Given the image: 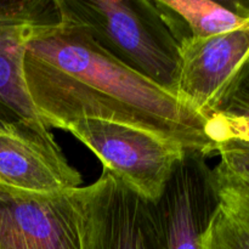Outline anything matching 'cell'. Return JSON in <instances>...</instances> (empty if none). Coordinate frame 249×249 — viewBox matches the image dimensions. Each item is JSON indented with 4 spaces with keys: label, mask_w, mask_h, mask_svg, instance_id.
Returning <instances> with one entry per match:
<instances>
[{
    "label": "cell",
    "mask_w": 249,
    "mask_h": 249,
    "mask_svg": "<svg viewBox=\"0 0 249 249\" xmlns=\"http://www.w3.org/2000/svg\"><path fill=\"white\" fill-rule=\"evenodd\" d=\"M177 95L208 119L218 113L249 68V28L179 44Z\"/></svg>",
    "instance_id": "8992f818"
},
{
    "label": "cell",
    "mask_w": 249,
    "mask_h": 249,
    "mask_svg": "<svg viewBox=\"0 0 249 249\" xmlns=\"http://www.w3.org/2000/svg\"><path fill=\"white\" fill-rule=\"evenodd\" d=\"M219 163L212 169L218 204L249 225V145L238 140L219 143Z\"/></svg>",
    "instance_id": "8fae6325"
},
{
    "label": "cell",
    "mask_w": 249,
    "mask_h": 249,
    "mask_svg": "<svg viewBox=\"0 0 249 249\" xmlns=\"http://www.w3.org/2000/svg\"><path fill=\"white\" fill-rule=\"evenodd\" d=\"M202 249H249V225L218 204L202 236Z\"/></svg>",
    "instance_id": "7c38bea8"
},
{
    "label": "cell",
    "mask_w": 249,
    "mask_h": 249,
    "mask_svg": "<svg viewBox=\"0 0 249 249\" xmlns=\"http://www.w3.org/2000/svg\"><path fill=\"white\" fill-rule=\"evenodd\" d=\"M78 199L83 249H165L155 203L106 170Z\"/></svg>",
    "instance_id": "277c9868"
},
{
    "label": "cell",
    "mask_w": 249,
    "mask_h": 249,
    "mask_svg": "<svg viewBox=\"0 0 249 249\" xmlns=\"http://www.w3.org/2000/svg\"><path fill=\"white\" fill-rule=\"evenodd\" d=\"M218 113L249 122V68Z\"/></svg>",
    "instance_id": "4fadbf2b"
},
{
    "label": "cell",
    "mask_w": 249,
    "mask_h": 249,
    "mask_svg": "<svg viewBox=\"0 0 249 249\" xmlns=\"http://www.w3.org/2000/svg\"><path fill=\"white\" fill-rule=\"evenodd\" d=\"M0 249H83L78 189L36 195L0 184Z\"/></svg>",
    "instance_id": "5b68a950"
},
{
    "label": "cell",
    "mask_w": 249,
    "mask_h": 249,
    "mask_svg": "<svg viewBox=\"0 0 249 249\" xmlns=\"http://www.w3.org/2000/svg\"><path fill=\"white\" fill-rule=\"evenodd\" d=\"M178 44L249 28V2L156 0Z\"/></svg>",
    "instance_id": "30bf717a"
},
{
    "label": "cell",
    "mask_w": 249,
    "mask_h": 249,
    "mask_svg": "<svg viewBox=\"0 0 249 249\" xmlns=\"http://www.w3.org/2000/svg\"><path fill=\"white\" fill-rule=\"evenodd\" d=\"M104 165L147 201L157 203L175 168L187 152L182 146L148 130L102 119H78L66 124Z\"/></svg>",
    "instance_id": "3957f363"
},
{
    "label": "cell",
    "mask_w": 249,
    "mask_h": 249,
    "mask_svg": "<svg viewBox=\"0 0 249 249\" xmlns=\"http://www.w3.org/2000/svg\"><path fill=\"white\" fill-rule=\"evenodd\" d=\"M23 73L49 128L102 119L148 130L204 157L215 153L206 118L175 92L112 57L56 7L27 43Z\"/></svg>",
    "instance_id": "6da1fadb"
},
{
    "label": "cell",
    "mask_w": 249,
    "mask_h": 249,
    "mask_svg": "<svg viewBox=\"0 0 249 249\" xmlns=\"http://www.w3.org/2000/svg\"><path fill=\"white\" fill-rule=\"evenodd\" d=\"M82 181L50 128L0 118V184L29 194L57 195L79 189Z\"/></svg>",
    "instance_id": "52a82bcc"
},
{
    "label": "cell",
    "mask_w": 249,
    "mask_h": 249,
    "mask_svg": "<svg viewBox=\"0 0 249 249\" xmlns=\"http://www.w3.org/2000/svg\"><path fill=\"white\" fill-rule=\"evenodd\" d=\"M155 206L165 249H202V236L218 206L204 156L185 153Z\"/></svg>",
    "instance_id": "ba28073f"
},
{
    "label": "cell",
    "mask_w": 249,
    "mask_h": 249,
    "mask_svg": "<svg viewBox=\"0 0 249 249\" xmlns=\"http://www.w3.org/2000/svg\"><path fill=\"white\" fill-rule=\"evenodd\" d=\"M53 11V1L0 0V118L46 125L29 96L23 63L34 28Z\"/></svg>",
    "instance_id": "9c48e42d"
},
{
    "label": "cell",
    "mask_w": 249,
    "mask_h": 249,
    "mask_svg": "<svg viewBox=\"0 0 249 249\" xmlns=\"http://www.w3.org/2000/svg\"><path fill=\"white\" fill-rule=\"evenodd\" d=\"M56 11L139 74L177 94L179 44L156 0H55Z\"/></svg>",
    "instance_id": "7a4b0ae2"
}]
</instances>
